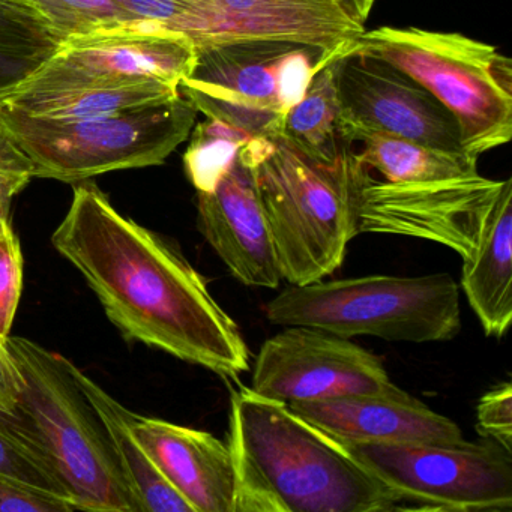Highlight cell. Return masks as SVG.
<instances>
[{
	"mask_svg": "<svg viewBox=\"0 0 512 512\" xmlns=\"http://www.w3.org/2000/svg\"><path fill=\"white\" fill-rule=\"evenodd\" d=\"M52 245L127 340L224 379L247 373L250 349L205 278L173 242L122 215L94 184L76 187Z\"/></svg>",
	"mask_w": 512,
	"mask_h": 512,
	"instance_id": "cell-1",
	"label": "cell"
},
{
	"mask_svg": "<svg viewBox=\"0 0 512 512\" xmlns=\"http://www.w3.org/2000/svg\"><path fill=\"white\" fill-rule=\"evenodd\" d=\"M233 512H382L403 500L340 442L283 401L232 392Z\"/></svg>",
	"mask_w": 512,
	"mask_h": 512,
	"instance_id": "cell-2",
	"label": "cell"
},
{
	"mask_svg": "<svg viewBox=\"0 0 512 512\" xmlns=\"http://www.w3.org/2000/svg\"><path fill=\"white\" fill-rule=\"evenodd\" d=\"M265 209L281 278L292 286L334 274L359 233V200L370 172L353 145L335 166L302 154L280 134L251 137L238 155Z\"/></svg>",
	"mask_w": 512,
	"mask_h": 512,
	"instance_id": "cell-3",
	"label": "cell"
},
{
	"mask_svg": "<svg viewBox=\"0 0 512 512\" xmlns=\"http://www.w3.org/2000/svg\"><path fill=\"white\" fill-rule=\"evenodd\" d=\"M5 347L20 376L8 416L47 458L77 511L140 512L73 362L25 337L10 334Z\"/></svg>",
	"mask_w": 512,
	"mask_h": 512,
	"instance_id": "cell-4",
	"label": "cell"
},
{
	"mask_svg": "<svg viewBox=\"0 0 512 512\" xmlns=\"http://www.w3.org/2000/svg\"><path fill=\"white\" fill-rule=\"evenodd\" d=\"M352 53L382 59L431 92L454 115L467 154L478 158L511 140V59L491 44L457 32L383 26L365 31L344 56Z\"/></svg>",
	"mask_w": 512,
	"mask_h": 512,
	"instance_id": "cell-5",
	"label": "cell"
},
{
	"mask_svg": "<svg viewBox=\"0 0 512 512\" xmlns=\"http://www.w3.org/2000/svg\"><path fill=\"white\" fill-rule=\"evenodd\" d=\"M265 314L272 325L311 326L344 338L442 343L461 329L460 287L449 274L289 284Z\"/></svg>",
	"mask_w": 512,
	"mask_h": 512,
	"instance_id": "cell-6",
	"label": "cell"
},
{
	"mask_svg": "<svg viewBox=\"0 0 512 512\" xmlns=\"http://www.w3.org/2000/svg\"><path fill=\"white\" fill-rule=\"evenodd\" d=\"M197 115L182 92L163 103L71 121L37 118L0 106V116L31 161L34 178L65 184L161 166L188 140Z\"/></svg>",
	"mask_w": 512,
	"mask_h": 512,
	"instance_id": "cell-7",
	"label": "cell"
},
{
	"mask_svg": "<svg viewBox=\"0 0 512 512\" xmlns=\"http://www.w3.org/2000/svg\"><path fill=\"white\" fill-rule=\"evenodd\" d=\"M328 64L320 50L281 41H220L197 47L182 94L206 119L251 137L278 134L284 116Z\"/></svg>",
	"mask_w": 512,
	"mask_h": 512,
	"instance_id": "cell-8",
	"label": "cell"
},
{
	"mask_svg": "<svg viewBox=\"0 0 512 512\" xmlns=\"http://www.w3.org/2000/svg\"><path fill=\"white\" fill-rule=\"evenodd\" d=\"M353 457L421 511H511V454L491 440L464 445L341 442Z\"/></svg>",
	"mask_w": 512,
	"mask_h": 512,
	"instance_id": "cell-9",
	"label": "cell"
},
{
	"mask_svg": "<svg viewBox=\"0 0 512 512\" xmlns=\"http://www.w3.org/2000/svg\"><path fill=\"white\" fill-rule=\"evenodd\" d=\"M196 61L197 44L187 35L157 22L130 20L68 38L43 68L8 92L134 83H164L179 88Z\"/></svg>",
	"mask_w": 512,
	"mask_h": 512,
	"instance_id": "cell-10",
	"label": "cell"
},
{
	"mask_svg": "<svg viewBox=\"0 0 512 512\" xmlns=\"http://www.w3.org/2000/svg\"><path fill=\"white\" fill-rule=\"evenodd\" d=\"M284 328L256 356L251 376L256 394L289 404L398 388L383 362L350 338L311 326Z\"/></svg>",
	"mask_w": 512,
	"mask_h": 512,
	"instance_id": "cell-11",
	"label": "cell"
},
{
	"mask_svg": "<svg viewBox=\"0 0 512 512\" xmlns=\"http://www.w3.org/2000/svg\"><path fill=\"white\" fill-rule=\"evenodd\" d=\"M502 185L481 173L430 184H392L368 172L359 200V233L427 239L466 259Z\"/></svg>",
	"mask_w": 512,
	"mask_h": 512,
	"instance_id": "cell-12",
	"label": "cell"
},
{
	"mask_svg": "<svg viewBox=\"0 0 512 512\" xmlns=\"http://www.w3.org/2000/svg\"><path fill=\"white\" fill-rule=\"evenodd\" d=\"M337 85L343 136L352 130L376 131L443 151L464 152L454 115L388 62L359 53L346 55L338 64Z\"/></svg>",
	"mask_w": 512,
	"mask_h": 512,
	"instance_id": "cell-13",
	"label": "cell"
},
{
	"mask_svg": "<svg viewBox=\"0 0 512 512\" xmlns=\"http://www.w3.org/2000/svg\"><path fill=\"white\" fill-rule=\"evenodd\" d=\"M197 229L242 284L280 286L271 227L253 176L239 158L211 193H197Z\"/></svg>",
	"mask_w": 512,
	"mask_h": 512,
	"instance_id": "cell-14",
	"label": "cell"
},
{
	"mask_svg": "<svg viewBox=\"0 0 512 512\" xmlns=\"http://www.w3.org/2000/svg\"><path fill=\"white\" fill-rule=\"evenodd\" d=\"M290 409L340 442L464 445L460 427L397 388L383 394H352L296 401Z\"/></svg>",
	"mask_w": 512,
	"mask_h": 512,
	"instance_id": "cell-15",
	"label": "cell"
},
{
	"mask_svg": "<svg viewBox=\"0 0 512 512\" xmlns=\"http://www.w3.org/2000/svg\"><path fill=\"white\" fill-rule=\"evenodd\" d=\"M152 463L196 512H233L236 475L229 443L208 431L130 412Z\"/></svg>",
	"mask_w": 512,
	"mask_h": 512,
	"instance_id": "cell-16",
	"label": "cell"
},
{
	"mask_svg": "<svg viewBox=\"0 0 512 512\" xmlns=\"http://www.w3.org/2000/svg\"><path fill=\"white\" fill-rule=\"evenodd\" d=\"M227 41H281L320 50L337 61L365 32L335 0H215Z\"/></svg>",
	"mask_w": 512,
	"mask_h": 512,
	"instance_id": "cell-17",
	"label": "cell"
},
{
	"mask_svg": "<svg viewBox=\"0 0 512 512\" xmlns=\"http://www.w3.org/2000/svg\"><path fill=\"white\" fill-rule=\"evenodd\" d=\"M461 289L488 337H503L512 320V181L505 179L463 259Z\"/></svg>",
	"mask_w": 512,
	"mask_h": 512,
	"instance_id": "cell-18",
	"label": "cell"
},
{
	"mask_svg": "<svg viewBox=\"0 0 512 512\" xmlns=\"http://www.w3.org/2000/svg\"><path fill=\"white\" fill-rule=\"evenodd\" d=\"M74 379L106 425L116 460L140 512H196L152 463L130 427V410L73 365Z\"/></svg>",
	"mask_w": 512,
	"mask_h": 512,
	"instance_id": "cell-19",
	"label": "cell"
},
{
	"mask_svg": "<svg viewBox=\"0 0 512 512\" xmlns=\"http://www.w3.org/2000/svg\"><path fill=\"white\" fill-rule=\"evenodd\" d=\"M343 137L352 145L361 143V151L356 152L359 160L392 184H430L479 175L478 158L467 152L443 151L376 131L352 130Z\"/></svg>",
	"mask_w": 512,
	"mask_h": 512,
	"instance_id": "cell-20",
	"label": "cell"
},
{
	"mask_svg": "<svg viewBox=\"0 0 512 512\" xmlns=\"http://www.w3.org/2000/svg\"><path fill=\"white\" fill-rule=\"evenodd\" d=\"M181 89L164 83L134 85L79 86L41 92H7L0 95V106L44 119L95 118L127 112L178 97Z\"/></svg>",
	"mask_w": 512,
	"mask_h": 512,
	"instance_id": "cell-21",
	"label": "cell"
},
{
	"mask_svg": "<svg viewBox=\"0 0 512 512\" xmlns=\"http://www.w3.org/2000/svg\"><path fill=\"white\" fill-rule=\"evenodd\" d=\"M337 61L323 65L308 85L304 97L284 116L280 136L323 166H335L346 146L341 133Z\"/></svg>",
	"mask_w": 512,
	"mask_h": 512,
	"instance_id": "cell-22",
	"label": "cell"
},
{
	"mask_svg": "<svg viewBox=\"0 0 512 512\" xmlns=\"http://www.w3.org/2000/svg\"><path fill=\"white\" fill-rule=\"evenodd\" d=\"M62 43L29 0H0V95L34 76Z\"/></svg>",
	"mask_w": 512,
	"mask_h": 512,
	"instance_id": "cell-23",
	"label": "cell"
},
{
	"mask_svg": "<svg viewBox=\"0 0 512 512\" xmlns=\"http://www.w3.org/2000/svg\"><path fill=\"white\" fill-rule=\"evenodd\" d=\"M184 155L185 173L197 193H211L238 160L250 134L223 122L206 119L194 125Z\"/></svg>",
	"mask_w": 512,
	"mask_h": 512,
	"instance_id": "cell-24",
	"label": "cell"
},
{
	"mask_svg": "<svg viewBox=\"0 0 512 512\" xmlns=\"http://www.w3.org/2000/svg\"><path fill=\"white\" fill-rule=\"evenodd\" d=\"M134 20H149L190 37L197 47L227 41V25L215 0H115Z\"/></svg>",
	"mask_w": 512,
	"mask_h": 512,
	"instance_id": "cell-25",
	"label": "cell"
},
{
	"mask_svg": "<svg viewBox=\"0 0 512 512\" xmlns=\"http://www.w3.org/2000/svg\"><path fill=\"white\" fill-rule=\"evenodd\" d=\"M0 473L73 503L47 458L4 412H0Z\"/></svg>",
	"mask_w": 512,
	"mask_h": 512,
	"instance_id": "cell-26",
	"label": "cell"
},
{
	"mask_svg": "<svg viewBox=\"0 0 512 512\" xmlns=\"http://www.w3.org/2000/svg\"><path fill=\"white\" fill-rule=\"evenodd\" d=\"M62 40L130 22L115 0H29Z\"/></svg>",
	"mask_w": 512,
	"mask_h": 512,
	"instance_id": "cell-27",
	"label": "cell"
},
{
	"mask_svg": "<svg viewBox=\"0 0 512 512\" xmlns=\"http://www.w3.org/2000/svg\"><path fill=\"white\" fill-rule=\"evenodd\" d=\"M23 289V254L16 232L0 233V341L13 328Z\"/></svg>",
	"mask_w": 512,
	"mask_h": 512,
	"instance_id": "cell-28",
	"label": "cell"
},
{
	"mask_svg": "<svg viewBox=\"0 0 512 512\" xmlns=\"http://www.w3.org/2000/svg\"><path fill=\"white\" fill-rule=\"evenodd\" d=\"M476 431L484 439L512 452V385L497 383L485 392L476 406Z\"/></svg>",
	"mask_w": 512,
	"mask_h": 512,
	"instance_id": "cell-29",
	"label": "cell"
},
{
	"mask_svg": "<svg viewBox=\"0 0 512 512\" xmlns=\"http://www.w3.org/2000/svg\"><path fill=\"white\" fill-rule=\"evenodd\" d=\"M76 506L55 494L0 473V512H73Z\"/></svg>",
	"mask_w": 512,
	"mask_h": 512,
	"instance_id": "cell-30",
	"label": "cell"
},
{
	"mask_svg": "<svg viewBox=\"0 0 512 512\" xmlns=\"http://www.w3.org/2000/svg\"><path fill=\"white\" fill-rule=\"evenodd\" d=\"M34 178L32 164L0 116V184L16 197Z\"/></svg>",
	"mask_w": 512,
	"mask_h": 512,
	"instance_id": "cell-31",
	"label": "cell"
},
{
	"mask_svg": "<svg viewBox=\"0 0 512 512\" xmlns=\"http://www.w3.org/2000/svg\"><path fill=\"white\" fill-rule=\"evenodd\" d=\"M20 391V376L8 355L7 347L0 343V412L11 413Z\"/></svg>",
	"mask_w": 512,
	"mask_h": 512,
	"instance_id": "cell-32",
	"label": "cell"
},
{
	"mask_svg": "<svg viewBox=\"0 0 512 512\" xmlns=\"http://www.w3.org/2000/svg\"><path fill=\"white\" fill-rule=\"evenodd\" d=\"M14 197L8 193L7 188L0 184V233L11 232L13 226L10 221V205Z\"/></svg>",
	"mask_w": 512,
	"mask_h": 512,
	"instance_id": "cell-33",
	"label": "cell"
},
{
	"mask_svg": "<svg viewBox=\"0 0 512 512\" xmlns=\"http://www.w3.org/2000/svg\"><path fill=\"white\" fill-rule=\"evenodd\" d=\"M356 10H358L359 22L365 25L368 17H370L371 11H373L374 4L377 0H355Z\"/></svg>",
	"mask_w": 512,
	"mask_h": 512,
	"instance_id": "cell-34",
	"label": "cell"
},
{
	"mask_svg": "<svg viewBox=\"0 0 512 512\" xmlns=\"http://www.w3.org/2000/svg\"><path fill=\"white\" fill-rule=\"evenodd\" d=\"M335 2H337V4H340L341 7H343L344 10H346L347 13H349L350 16L353 17V19H356L359 22L358 10H356L355 0H335Z\"/></svg>",
	"mask_w": 512,
	"mask_h": 512,
	"instance_id": "cell-35",
	"label": "cell"
}]
</instances>
